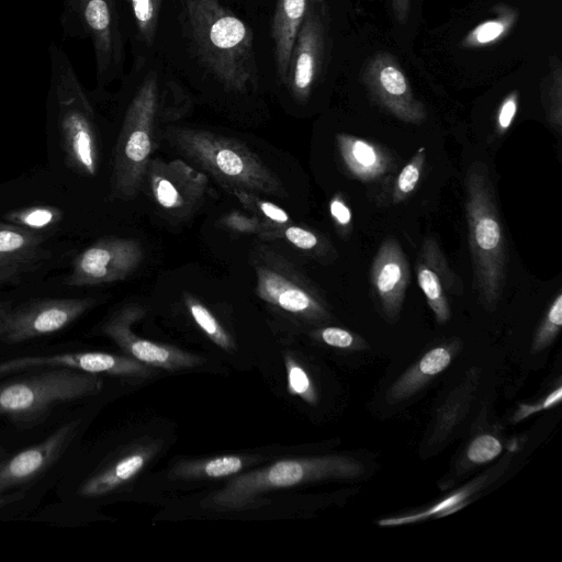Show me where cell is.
Instances as JSON below:
<instances>
[{
  "label": "cell",
  "mask_w": 562,
  "mask_h": 562,
  "mask_svg": "<svg viewBox=\"0 0 562 562\" xmlns=\"http://www.w3.org/2000/svg\"><path fill=\"white\" fill-rule=\"evenodd\" d=\"M186 20L198 56L227 89L244 92L257 75L251 30L220 0H186Z\"/></svg>",
  "instance_id": "obj_1"
},
{
  "label": "cell",
  "mask_w": 562,
  "mask_h": 562,
  "mask_svg": "<svg viewBox=\"0 0 562 562\" xmlns=\"http://www.w3.org/2000/svg\"><path fill=\"white\" fill-rule=\"evenodd\" d=\"M165 136L181 156L206 171L232 193L284 194L274 171L256 153L234 138L188 127H169Z\"/></svg>",
  "instance_id": "obj_2"
},
{
  "label": "cell",
  "mask_w": 562,
  "mask_h": 562,
  "mask_svg": "<svg viewBox=\"0 0 562 562\" xmlns=\"http://www.w3.org/2000/svg\"><path fill=\"white\" fill-rule=\"evenodd\" d=\"M465 216L473 267V286L481 302L494 310L504 290L505 239L486 166L473 162L464 179Z\"/></svg>",
  "instance_id": "obj_3"
},
{
  "label": "cell",
  "mask_w": 562,
  "mask_h": 562,
  "mask_svg": "<svg viewBox=\"0 0 562 562\" xmlns=\"http://www.w3.org/2000/svg\"><path fill=\"white\" fill-rule=\"evenodd\" d=\"M102 385L95 373L53 367L0 383V416L30 428L57 406L97 393Z\"/></svg>",
  "instance_id": "obj_4"
},
{
  "label": "cell",
  "mask_w": 562,
  "mask_h": 562,
  "mask_svg": "<svg viewBox=\"0 0 562 562\" xmlns=\"http://www.w3.org/2000/svg\"><path fill=\"white\" fill-rule=\"evenodd\" d=\"M158 109V78L155 72H150L142 81L126 110L116 142L112 192L119 199H133L144 184L154 148Z\"/></svg>",
  "instance_id": "obj_5"
},
{
  "label": "cell",
  "mask_w": 562,
  "mask_h": 562,
  "mask_svg": "<svg viewBox=\"0 0 562 562\" xmlns=\"http://www.w3.org/2000/svg\"><path fill=\"white\" fill-rule=\"evenodd\" d=\"M55 88L58 126L66 161L76 172L93 177L99 165L94 115L85 90L66 58L58 63Z\"/></svg>",
  "instance_id": "obj_6"
},
{
  "label": "cell",
  "mask_w": 562,
  "mask_h": 562,
  "mask_svg": "<svg viewBox=\"0 0 562 562\" xmlns=\"http://www.w3.org/2000/svg\"><path fill=\"white\" fill-rule=\"evenodd\" d=\"M257 295L285 312L307 318H322L326 314L316 289L286 260L271 249L256 251Z\"/></svg>",
  "instance_id": "obj_7"
},
{
  "label": "cell",
  "mask_w": 562,
  "mask_h": 562,
  "mask_svg": "<svg viewBox=\"0 0 562 562\" xmlns=\"http://www.w3.org/2000/svg\"><path fill=\"white\" fill-rule=\"evenodd\" d=\"M78 420H69L50 435L0 463V509L24 497L66 452L78 431Z\"/></svg>",
  "instance_id": "obj_8"
},
{
  "label": "cell",
  "mask_w": 562,
  "mask_h": 562,
  "mask_svg": "<svg viewBox=\"0 0 562 562\" xmlns=\"http://www.w3.org/2000/svg\"><path fill=\"white\" fill-rule=\"evenodd\" d=\"M92 299H45L0 313V342L20 344L63 330L86 313Z\"/></svg>",
  "instance_id": "obj_9"
},
{
  "label": "cell",
  "mask_w": 562,
  "mask_h": 562,
  "mask_svg": "<svg viewBox=\"0 0 562 562\" xmlns=\"http://www.w3.org/2000/svg\"><path fill=\"white\" fill-rule=\"evenodd\" d=\"M155 205L170 217L190 215L203 201L207 178L180 159L149 161L144 183Z\"/></svg>",
  "instance_id": "obj_10"
},
{
  "label": "cell",
  "mask_w": 562,
  "mask_h": 562,
  "mask_svg": "<svg viewBox=\"0 0 562 562\" xmlns=\"http://www.w3.org/2000/svg\"><path fill=\"white\" fill-rule=\"evenodd\" d=\"M143 256L135 239H98L75 257L66 282L70 286H90L123 280L138 268Z\"/></svg>",
  "instance_id": "obj_11"
},
{
  "label": "cell",
  "mask_w": 562,
  "mask_h": 562,
  "mask_svg": "<svg viewBox=\"0 0 562 562\" xmlns=\"http://www.w3.org/2000/svg\"><path fill=\"white\" fill-rule=\"evenodd\" d=\"M362 80L373 99L395 117L407 123H422L426 110L413 92L412 86L396 58L380 52L362 69Z\"/></svg>",
  "instance_id": "obj_12"
},
{
  "label": "cell",
  "mask_w": 562,
  "mask_h": 562,
  "mask_svg": "<svg viewBox=\"0 0 562 562\" xmlns=\"http://www.w3.org/2000/svg\"><path fill=\"white\" fill-rule=\"evenodd\" d=\"M325 34L315 8L308 7L297 33L285 77V85L299 101H305L322 69Z\"/></svg>",
  "instance_id": "obj_13"
},
{
  "label": "cell",
  "mask_w": 562,
  "mask_h": 562,
  "mask_svg": "<svg viewBox=\"0 0 562 562\" xmlns=\"http://www.w3.org/2000/svg\"><path fill=\"white\" fill-rule=\"evenodd\" d=\"M80 16L91 36L97 70L111 75L122 64L123 44L113 0H76Z\"/></svg>",
  "instance_id": "obj_14"
},
{
  "label": "cell",
  "mask_w": 562,
  "mask_h": 562,
  "mask_svg": "<svg viewBox=\"0 0 562 562\" xmlns=\"http://www.w3.org/2000/svg\"><path fill=\"white\" fill-rule=\"evenodd\" d=\"M409 281L407 259L396 239L380 246L371 268V282L384 314L396 318Z\"/></svg>",
  "instance_id": "obj_15"
},
{
  "label": "cell",
  "mask_w": 562,
  "mask_h": 562,
  "mask_svg": "<svg viewBox=\"0 0 562 562\" xmlns=\"http://www.w3.org/2000/svg\"><path fill=\"white\" fill-rule=\"evenodd\" d=\"M416 274L418 285L437 322L446 323L450 318L448 293L456 294L462 286L431 238L423 244L416 265Z\"/></svg>",
  "instance_id": "obj_16"
},
{
  "label": "cell",
  "mask_w": 562,
  "mask_h": 562,
  "mask_svg": "<svg viewBox=\"0 0 562 562\" xmlns=\"http://www.w3.org/2000/svg\"><path fill=\"white\" fill-rule=\"evenodd\" d=\"M42 234L11 223H0V283L18 280L46 259Z\"/></svg>",
  "instance_id": "obj_17"
},
{
  "label": "cell",
  "mask_w": 562,
  "mask_h": 562,
  "mask_svg": "<svg viewBox=\"0 0 562 562\" xmlns=\"http://www.w3.org/2000/svg\"><path fill=\"white\" fill-rule=\"evenodd\" d=\"M53 367L74 368L90 373H121L124 360L104 352H66L49 356H25L0 361V379L23 371Z\"/></svg>",
  "instance_id": "obj_18"
},
{
  "label": "cell",
  "mask_w": 562,
  "mask_h": 562,
  "mask_svg": "<svg viewBox=\"0 0 562 562\" xmlns=\"http://www.w3.org/2000/svg\"><path fill=\"white\" fill-rule=\"evenodd\" d=\"M307 9L308 0H277L272 38L277 72L282 81L285 80L291 53Z\"/></svg>",
  "instance_id": "obj_19"
},
{
  "label": "cell",
  "mask_w": 562,
  "mask_h": 562,
  "mask_svg": "<svg viewBox=\"0 0 562 562\" xmlns=\"http://www.w3.org/2000/svg\"><path fill=\"white\" fill-rule=\"evenodd\" d=\"M336 139L342 161L355 177L374 180L386 172L389 160L378 146L347 134H337Z\"/></svg>",
  "instance_id": "obj_20"
},
{
  "label": "cell",
  "mask_w": 562,
  "mask_h": 562,
  "mask_svg": "<svg viewBox=\"0 0 562 562\" xmlns=\"http://www.w3.org/2000/svg\"><path fill=\"white\" fill-rule=\"evenodd\" d=\"M451 359L452 351L447 347L429 350L392 385L387 395L389 402L396 403L416 393L431 378L442 372Z\"/></svg>",
  "instance_id": "obj_21"
},
{
  "label": "cell",
  "mask_w": 562,
  "mask_h": 562,
  "mask_svg": "<svg viewBox=\"0 0 562 562\" xmlns=\"http://www.w3.org/2000/svg\"><path fill=\"white\" fill-rule=\"evenodd\" d=\"M494 11V19L480 23L464 36L462 47L479 48L493 45L510 32L518 19V12L503 4L495 7Z\"/></svg>",
  "instance_id": "obj_22"
},
{
  "label": "cell",
  "mask_w": 562,
  "mask_h": 562,
  "mask_svg": "<svg viewBox=\"0 0 562 562\" xmlns=\"http://www.w3.org/2000/svg\"><path fill=\"white\" fill-rule=\"evenodd\" d=\"M3 218L8 223L38 233L60 223L64 212L53 205H31L5 213Z\"/></svg>",
  "instance_id": "obj_23"
},
{
  "label": "cell",
  "mask_w": 562,
  "mask_h": 562,
  "mask_svg": "<svg viewBox=\"0 0 562 562\" xmlns=\"http://www.w3.org/2000/svg\"><path fill=\"white\" fill-rule=\"evenodd\" d=\"M554 61L550 63L551 70L543 80L541 87V95L547 117L551 125L558 131L561 128V97H562V71L559 59L553 57Z\"/></svg>",
  "instance_id": "obj_24"
},
{
  "label": "cell",
  "mask_w": 562,
  "mask_h": 562,
  "mask_svg": "<svg viewBox=\"0 0 562 562\" xmlns=\"http://www.w3.org/2000/svg\"><path fill=\"white\" fill-rule=\"evenodd\" d=\"M140 38L150 45L155 38L161 0H130Z\"/></svg>",
  "instance_id": "obj_25"
},
{
  "label": "cell",
  "mask_w": 562,
  "mask_h": 562,
  "mask_svg": "<svg viewBox=\"0 0 562 562\" xmlns=\"http://www.w3.org/2000/svg\"><path fill=\"white\" fill-rule=\"evenodd\" d=\"M260 234L272 239L277 237L283 238L294 247L304 251H312L321 244L319 237L316 234L296 225L263 224Z\"/></svg>",
  "instance_id": "obj_26"
},
{
  "label": "cell",
  "mask_w": 562,
  "mask_h": 562,
  "mask_svg": "<svg viewBox=\"0 0 562 562\" xmlns=\"http://www.w3.org/2000/svg\"><path fill=\"white\" fill-rule=\"evenodd\" d=\"M475 490L474 484L469 485L465 488L458 491L456 494L445 498L440 503L436 504L428 510L423 513L397 517V518H389L379 521L380 526H398L403 524L414 522L417 520L426 519L430 516H442L447 515L452 510H457L459 508V504L463 502L467 497H469L473 491Z\"/></svg>",
  "instance_id": "obj_27"
},
{
  "label": "cell",
  "mask_w": 562,
  "mask_h": 562,
  "mask_svg": "<svg viewBox=\"0 0 562 562\" xmlns=\"http://www.w3.org/2000/svg\"><path fill=\"white\" fill-rule=\"evenodd\" d=\"M562 326V294L559 293L550 305L546 317L539 326L533 344L532 351L539 352L549 346L559 334Z\"/></svg>",
  "instance_id": "obj_28"
},
{
  "label": "cell",
  "mask_w": 562,
  "mask_h": 562,
  "mask_svg": "<svg viewBox=\"0 0 562 562\" xmlns=\"http://www.w3.org/2000/svg\"><path fill=\"white\" fill-rule=\"evenodd\" d=\"M426 149L420 147L407 165L401 170L394 186V202H400L416 188L425 162Z\"/></svg>",
  "instance_id": "obj_29"
},
{
  "label": "cell",
  "mask_w": 562,
  "mask_h": 562,
  "mask_svg": "<svg viewBox=\"0 0 562 562\" xmlns=\"http://www.w3.org/2000/svg\"><path fill=\"white\" fill-rule=\"evenodd\" d=\"M243 204L250 209L256 215L266 220L265 225H285L290 217L285 211L270 201L257 198V194L235 191L233 192Z\"/></svg>",
  "instance_id": "obj_30"
},
{
  "label": "cell",
  "mask_w": 562,
  "mask_h": 562,
  "mask_svg": "<svg viewBox=\"0 0 562 562\" xmlns=\"http://www.w3.org/2000/svg\"><path fill=\"white\" fill-rule=\"evenodd\" d=\"M186 305L188 306L195 323L214 340L225 344L226 336L212 313L198 300L186 295Z\"/></svg>",
  "instance_id": "obj_31"
},
{
  "label": "cell",
  "mask_w": 562,
  "mask_h": 562,
  "mask_svg": "<svg viewBox=\"0 0 562 562\" xmlns=\"http://www.w3.org/2000/svg\"><path fill=\"white\" fill-rule=\"evenodd\" d=\"M503 447L498 439L492 435H480L470 443L467 457L474 464H482L496 458Z\"/></svg>",
  "instance_id": "obj_32"
},
{
  "label": "cell",
  "mask_w": 562,
  "mask_h": 562,
  "mask_svg": "<svg viewBox=\"0 0 562 562\" xmlns=\"http://www.w3.org/2000/svg\"><path fill=\"white\" fill-rule=\"evenodd\" d=\"M562 387L559 386L557 390L551 392L544 400L537 404H520L519 408L515 412L513 420L515 423L520 422L530 415L550 408L561 402Z\"/></svg>",
  "instance_id": "obj_33"
},
{
  "label": "cell",
  "mask_w": 562,
  "mask_h": 562,
  "mask_svg": "<svg viewBox=\"0 0 562 562\" xmlns=\"http://www.w3.org/2000/svg\"><path fill=\"white\" fill-rule=\"evenodd\" d=\"M241 465V460L237 457H222L211 460L205 465V473L211 477L226 476L238 472Z\"/></svg>",
  "instance_id": "obj_34"
},
{
  "label": "cell",
  "mask_w": 562,
  "mask_h": 562,
  "mask_svg": "<svg viewBox=\"0 0 562 562\" xmlns=\"http://www.w3.org/2000/svg\"><path fill=\"white\" fill-rule=\"evenodd\" d=\"M518 99L519 93L515 90L503 100L497 113V127L501 133L510 127L517 113Z\"/></svg>",
  "instance_id": "obj_35"
},
{
  "label": "cell",
  "mask_w": 562,
  "mask_h": 562,
  "mask_svg": "<svg viewBox=\"0 0 562 562\" xmlns=\"http://www.w3.org/2000/svg\"><path fill=\"white\" fill-rule=\"evenodd\" d=\"M321 336L327 345L337 348H349L355 342L351 333L338 327H327L322 330Z\"/></svg>",
  "instance_id": "obj_36"
},
{
  "label": "cell",
  "mask_w": 562,
  "mask_h": 562,
  "mask_svg": "<svg viewBox=\"0 0 562 562\" xmlns=\"http://www.w3.org/2000/svg\"><path fill=\"white\" fill-rule=\"evenodd\" d=\"M289 383L291 390L296 394L305 396L311 393L310 379L305 371L297 366L291 367L289 371ZM307 398H310L308 395Z\"/></svg>",
  "instance_id": "obj_37"
},
{
  "label": "cell",
  "mask_w": 562,
  "mask_h": 562,
  "mask_svg": "<svg viewBox=\"0 0 562 562\" xmlns=\"http://www.w3.org/2000/svg\"><path fill=\"white\" fill-rule=\"evenodd\" d=\"M329 211L337 225L346 227L350 224L351 212L340 196L336 195L331 199Z\"/></svg>",
  "instance_id": "obj_38"
},
{
  "label": "cell",
  "mask_w": 562,
  "mask_h": 562,
  "mask_svg": "<svg viewBox=\"0 0 562 562\" xmlns=\"http://www.w3.org/2000/svg\"><path fill=\"white\" fill-rule=\"evenodd\" d=\"M227 225L232 228L239 232H258L260 233L261 228L259 227V223L257 221H251L246 217L233 214L228 216L226 221Z\"/></svg>",
  "instance_id": "obj_39"
},
{
  "label": "cell",
  "mask_w": 562,
  "mask_h": 562,
  "mask_svg": "<svg viewBox=\"0 0 562 562\" xmlns=\"http://www.w3.org/2000/svg\"><path fill=\"white\" fill-rule=\"evenodd\" d=\"M411 0H392L393 13L396 21L404 25L407 22Z\"/></svg>",
  "instance_id": "obj_40"
},
{
  "label": "cell",
  "mask_w": 562,
  "mask_h": 562,
  "mask_svg": "<svg viewBox=\"0 0 562 562\" xmlns=\"http://www.w3.org/2000/svg\"><path fill=\"white\" fill-rule=\"evenodd\" d=\"M9 305L7 303H0V313L5 310Z\"/></svg>",
  "instance_id": "obj_41"
},
{
  "label": "cell",
  "mask_w": 562,
  "mask_h": 562,
  "mask_svg": "<svg viewBox=\"0 0 562 562\" xmlns=\"http://www.w3.org/2000/svg\"><path fill=\"white\" fill-rule=\"evenodd\" d=\"M313 1V3H317V2H321L322 0H311Z\"/></svg>",
  "instance_id": "obj_42"
},
{
  "label": "cell",
  "mask_w": 562,
  "mask_h": 562,
  "mask_svg": "<svg viewBox=\"0 0 562 562\" xmlns=\"http://www.w3.org/2000/svg\"><path fill=\"white\" fill-rule=\"evenodd\" d=\"M2 453H3V448L0 447V456H2Z\"/></svg>",
  "instance_id": "obj_43"
}]
</instances>
